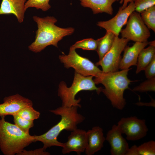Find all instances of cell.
<instances>
[{
	"mask_svg": "<svg viewBox=\"0 0 155 155\" xmlns=\"http://www.w3.org/2000/svg\"><path fill=\"white\" fill-rule=\"evenodd\" d=\"M78 107H66L62 106L49 111L61 117L60 121L44 134L34 135L35 142L38 141L43 144L44 150L52 146L63 147L64 143L59 142L57 137L61 132L65 130L72 131L77 128L78 125L84 120L85 117L78 112Z\"/></svg>",
	"mask_w": 155,
	"mask_h": 155,
	"instance_id": "1",
	"label": "cell"
},
{
	"mask_svg": "<svg viewBox=\"0 0 155 155\" xmlns=\"http://www.w3.org/2000/svg\"><path fill=\"white\" fill-rule=\"evenodd\" d=\"M33 18L37 23L38 29L36 32L35 40L28 49L34 53L39 52L50 45L58 47L59 41L74 32L72 27L63 28L56 26L55 24L57 20L53 16L41 18L34 16Z\"/></svg>",
	"mask_w": 155,
	"mask_h": 155,
	"instance_id": "2",
	"label": "cell"
},
{
	"mask_svg": "<svg viewBox=\"0 0 155 155\" xmlns=\"http://www.w3.org/2000/svg\"><path fill=\"white\" fill-rule=\"evenodd\" d=\"M131 69L121 70L114 72L105 73L102 71L95 77L94 81L96 84H102V92L111 102L113 108L122 110L126 104L123 97L125 90L129 88V85L132 81L127 76Z\"/></svg>",
	"mask_w": 155,
	"mask_h": 155,
	"instance_id": "3",
	"label": "cell"
},
{
	"mask_svg": "<svg viewBox=\"0 0 155 155\" xmlns=\"http://www.w3.org/2000/svg\"><path fill=\"white\" fill-rule=\"evenodd\" d=\"M0 119V148L5 155H19L26 147L35 142L34 136L27 134L5 119Z\"/></svg>",
	"mask_w": 155,
	"mask_h": 155,
	"instance_id": "4",
	"label": "cell"
},
{
	"mask_svg": "<svg viewBox=\"0 0 155 155\" xmlns=\"http://www.w3.org/2000/svg\"><path fill=\"white\" fill-rule=\"evenodd\" d=\"M92 76H85L75 71L71 86L68 87L65 82H61L59 86L58 95L62 101V106L66 107L77 106L81 107L79 103L81 99H75L77 94L82 90H95L98 94L101 92V87H97Z\"/></svg>",
	"mask_w": 155,
	"mask_h": 155,
	"instance_id": "5",
	"label": "cell"
},
{
	"mask_svg": "<svg viewBox=\"0 0 155 155\" xmlns=\"http://www.w3.org/2000/svg\"><path fill=\"white\" fill-rule=\"evenodd\" d=\"M60 61L66 68L72 67L75 71L81 75L96 77L102 72L95 64L87 58L78 54L75 50L69 49L68 55L63 54L59 56Z\"/></svg>",
	"mask_w": 155,
	"mask_h": 155,
	"instance_id": "6",
	"label": "cell"
},
{
	"mask_svg": "<svg viewBox=\"0 0 155 155\" xmlns=\"http://www.w3.org/2000/svg\"><path fill=\"white\" fill-rule=\"evenodd\" d=\"M128 19L125 28L120 32L121 37L135 42H147L150 32L142 20L140 13L134 11Z\"/></svg>",
	"mask_w": 155,
	"mask_h": 155,
	"instance_id": "7",
	"label": "cell"
},
{
	"mask_svg": "<svg viewBox=\"0 0 155 155\" xmlns=\"http://www.w3.org/2000/svg\"><path fill=\"white\" fill-rule=\"evenodd\" d=\"M129 41L127 39L116 36L110 50L95 65L97 66H100L103 72L118 71L121 58V53Z\"/></svg>",
	"mask_w": 155,
	"mask_h": 155,
	"instance_id": "8",
	"label": "cell"
},
{
	"mask_svg": "<svg viewBox=\"0 0 155 155\" xmlns=\"http://www.w3.org/2000/svg\"><path fill=\"white\" fill-rule=\"evenodd\" d=\"M117 125L122 134H125L127 140H138L147 135L148 128L144 119H139L136 116L122 117Z\"/></svg>",
	"mask_w": 155,
	"mask_h": 155,
	"instance_id": "9",
	"label": "cell"
},
{
	"mask_svg": "<svg viewBox=\"0 0 155 155\" xmlns=\"http://www.w3.org/2000/svg\"><path fill=\"white\" fill-rule=\"evenodd\" d=\"M135 11L133 1L129 3L124 9L120 7L117 13L113 18L106 21L98 22L96 25L119 36L123 26L125 25L131 13Z\"/></svg>",
	"mask_w": 155,
	"mask_h": 155,
	"instance_id": "10",
	"label": "cell"
},
{
	"mask_svg": "<svg viewBox=\"0 0 155 155\" xmlns=\"http://www.w3.org/2000/svg\"><path fill=\"white\" fill-rule=\"evenodd\" d=\"M87 143V131L77 128L71 131L67 141L64 143L62 153L65 154L74 152L78 155H80L85 151Z\"/></svg>",
	"mask_w": 155,
	"mask_h": 155,
	"instance_id": "11",
	"label": "cell"
},
{
	"mask_svg": "<svg viewBox=\"0 0 155 155\" xmlns=\"http://www.w3.org/2000/svg\"><path fill=\"white\" fill-rule=\"evenodd\" d=\"M3 101L0 104V117L13 115L22 109L33 106L31 100L18 94L5 97Z\"/></svg>",
	"mask_w": 155,
	"mask_h": 155,
	"instance_id": "12",
	"label": "cell"
},
{
	"mask_svg": "<svg viewBox=\"0 0 155 155\" xmlns=\"http://www.w3.org/2000/svg\"><path fill=\"white\" fill-rule=\"evenodd\" d=\"M118 125H114L106 134V140L110 147L112 155H126L129 148L128 143L122 135Z\"/></svg>",
	"mask_w": 155,
	"mask_h": 155,
	"instance_id": "13",
	"label": "cell"
},
{
	"mask_svg": "<svg viewBox=\"0 0 155 155\" xmlns=\"http://www.w3.org/2000/svg\"><path fill=\"white\" fill-rule=\"evenodd\" d=\"M148 41L135 42L131 46H126L124 49V53L119 65L121 70L127 69L132 65H136L138 57L141 51L148 45Z\"/></svg>",
	"mask_w": 155,
	"mask_h": 155,
	"instance_id": "14",
	"label": "cell"
},
{
	"mask_svg": "<svg viewBox=\"0 0 155 155\" xmlns=\"http://www.w3.org/2000/svg\"><path fill=\"white\" fill-rule=\"evenodd\" d=\"M87 132L88 143L85 152L87 155H92L103 147L106 138L102 129L98 126L93 127Z\"/></svg>",
	"mask_w": 155,
	"mask_h": 155,
	"instance_id": "15",
	"label": "cell"
},
{
	"mask_svg": "<svg viewBox=\"0 0 155 155\" xmlns=\"http://www.w3.org/2000/svg\"><path fill=\"white\" fill-rule=\"evenodd\" d=\"M26 0H2L0 7V15L13 14L19 23L22 22L26 10Z\"/></svg>",
	"mask_w": 155,
	"mask_h": 155,
	"instance_id": "16",
	"label": "cell"
},
{
	"mask_svg": "<svg viewBox=\"0 0 155 155\" xmlns=\"http://www.w3.org/2000/svg\"><path fill=\"white\" fill-rule=\"evenodd\" d=\"M84 7L90 8L94 14L105 13L110 15L113 13L112 5L117 0H80Z\"/></svg>",
	"mask_w": 155,
	"mask_h": 155,
	"instance_id": "17",
	"label": "cell"
},
{
	"mask_svg": "<svg viewBox=\"0 0 155 155\" xmlns=\"http://www.w3.org/2000/svg\"><path fill=\"white\" fill-rule=\"evenodd\" d=\"M155 40L149 42V46L144 48L140 53L137 59L136 73L144 70L155 56Z\"/></svg>",
	"mask_w": 155,
	"mask_h": 155,
	"instance_id": "18",
	"label": "cell"
},
{
	"mask_svg": "<svg viewBox=\"0 0 155 155\" xmlns=\"http://www.w3.org/2000/svg\"><path fill=\"white\" fill-rule=\"evenodd\" d=\"M115 36L111 32L106 31L105 35L97 40V46L96 51L101 60L112 47Z\"/></svg>",
	"mask_w": 155,
	"mask_h": 155,
	"instance_id": "19",
	"label": "cell"
},
{
	"mask_svg": "<svg viewBox=\"0 0 155 155\" xmlns=\"http://www.w3.org/2000/svg\"><path fill=\"white\" fill-rule=\"evenodd\" d=\"M141 18L147 27L155 32V5L150 7L140 13Z\"/></svg>",
	"mask_w": 155,
	"mask_h": 155,
	"instance_id": "20",
	"label": "cell"
},
{
	"mask_svg": "<svg viewBox=\"0 0 155 155\" xmlns=\"http://www.w3.org/2000/svg\"><path fill=\"white\" fill-rule=\"evenodd\" d=\"M97 46V40L88 38L77 41L70 47L69 49L75 50L80 48L84 50L96 51Z\"/></svg>",
	"mask_w": 155,
	"mask_h": 155,
	"instance_id": "21",
	"label": "cell"
},
{
	"mask_svg": "<svg viewBox=\"0 0 155 155\" xmlns=\"http://www.w3.org/2000/svg\"><path fill=\"white\" fill-rule=\"evenodd\" d=\"M16 114L26 120L34 121L39 118L40 113L32 106L21 109Z\"/></svg>",
	"mask_w": 155,
	"mask_h": 155,
	"instance_id": "22",
	"label": "cell"
},
{
	"mask_svg": "<svg viewBox=\"0 0 155 155\" xmlns=\"http://www.w3.org/2000/svg\"><path fill=\"white\" fill-rule=\"evenodd\" d=\"M15 124L25 133L29 134L30 129L34 126V121L24 119L17 114L12 115Z\"/></svg>",
	"mask_w": 155,
	"mask_h": 155,
	"instance_id": "23",
	"label": "cell"
},
{
	"mask_svg": "<svg viewBox=\"0 0 155 155\" xmlns=\"http://www.w3.org/2000/svg\"><path fill=\"white\" fill-rule=\"evenodd\" d=\"M138 155H155V142L150 140L137 146Z\"/></svg>",
	"mask_w": 155,
	"mask_h": 155,
	"instance_id": "24",
	"label": "cell"
},
{
	"mask_svg": "<svg viewBox=\"0 0 155 155\" xmlns=\"http://www.w3.org/2000/svg\"><path fill=\"white\" fill-rule=\"evenodd\" d=\"M50 0H28L25 3L26 10L29 7H34L37 9H40L43 11L48 10L51 7L49 3Z\"/></svg>",
	"mask_w": 155,
	"mask_h": 155,
	"instance_id": "25",
	"label": "cell"
},
{
	"mask_svg": "<svg viewBox=\"0 0 155 155\" xmlns=\"http://www.w3.org/2000/svg\"><path fill=\"white\" fill-rule=\"evenodd\" d=\"M133 91L140 92H155V77L148 79V80L141 83L140 85L135 87Z\"/></svg>",
	"mask_w": 155,
	"mask_h": 155,
	"instance_id": "26",
	"label": "cell"
},
{
	"mask_svg": "<svg viewBox=\"0 0 155 155\" xmlns=\"http://www.w3.org/2000/svg\"><path fill=\"white\" fill-rule=\"evenodd\" d=\"M135 11L140 13L144 10L155 5V0H133Z\"/></svg>",
	"mask_w": 155,
	"mask_h": 155,
	"instance_id": "27",
	"label": "cell"
},
{
	"mask_svg": "<svg viewBox=\"0 0 155 155\" xmlns=\"http://www.w3.org/2000/svg\"><path fill=\"white\" fill-rule=\"evenodd\" d=\"M146 78L150 79L155 76V56L144 69Z\"/></svg>",
	"mask_w": 155,
	"mask_h": 155,
	"instance_id": "28",
	"label": "cell"
},
{
	"mask_svg": "<svg viewBox=\"0 0 155 155\" xmlns=\"http://www.w3.org/2000/svg\"><path fill=\"white\" fill-rule=\"evenodd\" d=\"M50 154L45 151L43 148L36 149L33 150L27 151L24 150L19 155H49Z\"/></svg>",
	"mask_w": 155,
	"mask_h": 155,
	"instance_id": "29",
	"label": "cell"
},
{
	"mask_svg": "<svg viewBox=\"0 0 155 155\" xmlns=\"http://www.w3.org/2000/svg\"><path fill=\"white\" fill-rule=\"evenodd\" d=\"M126 155H138L137 146L134 145L129 148Z\"/></svg>",
	"mask_w": 155,
	"mask_h": 155,
	"instance_id": "30",
	"label": "cell"
},
{
	"mask_svg": "<svg viewBox=\"0 0 155 155\" xmlns=\"http://www.w3.org/2000/svg\"><path fill=\"white\" fill-rule=\"evenodd\" d=\"M135 104L138 106H145L155 107V100L153 99H152V101L150 102L144 103L139 102L135 103Z\"/></svg>",
	"mask_w": 155,
	"mask_h": 155,
	"instance_id": "31",
	"label": "cell"
},
{
	"mask_svg": "<svg viewBox=\"0 0 155 155\" xmlns=\"http://www.w3.org/2000/svg\"><path fill=\"white\" fill-rule=\"evenodd\" d=\"M133 0H117V1H119L121 4H123L122 5L121 7L122 9H124L128 5V3L133 1Z\"/></svg>",
	"mask_w": 155,
	"mask_h": 155,
	"instance_id": "32",
	"label": "cell"
}]
</instances>
